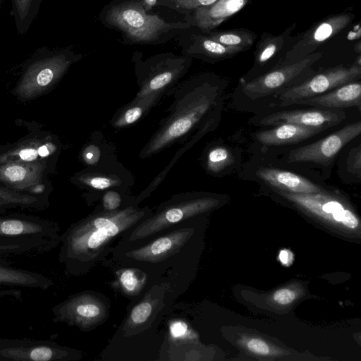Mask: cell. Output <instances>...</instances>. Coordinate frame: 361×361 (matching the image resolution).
Returning a JSON list of instances; mask_svg holds the SVG:
<instances>
[{
    "label": "cell",
    "instance_id": "6da1fadb",
    "mask_svg": "<svg viewBox=\"0 0 361 361\" xmlns=\"http://www.w3.org/2000/svg\"><path fill=\"white\" fill-rule=\"evenodd\" d=\"M176 93L170 114L143 148L141 155L151 156L183 138L197 127L208 130L219 121L222 106L220 86L203 77L185 82Z\"/></svg>",
    "mask_w": 361,
    "mask_h": 361
},
{
    "label": "cell",
    "instance_id": "7a4b0ae2",
    "mask_svg": "<svg viewBox=\"0 0 361 361\" xmlns=\"http://www.w3.org/2000/svg\"><path fill=\"white\" fill-rule=\"evenodd\" d=\"M148 0H113L104 6L99 20L120 34L128 44L157 45L178 37L190 25L183 18L166 17L151 11Z\"/></svg>",
    "mask_w": 361,
    "mask_h": 361
},
{
    "label": "cell",
    "instance_id": "3957f363",
    "mask_svg": "<svg viewBox=\"0 0 361 361\" xmlns=\"http://www.w3.org/2000/svg\"><path fill=\"white\" fill-rule=\"evenodd\" d=\"M151 213L147 207H128L92 214L77 228L72 238V248L77 255L90 262L92 266L116 237Z\"/></svg>",
    "mask_w": 361,
    "mask_h": 361
},
{
    "label": "cell",
    "instance_id": "277c9868",
    "mask_svg": "<svg viewBox=\"0 0 361 361\" xmlns=\"http://www.w3.org/2000/svg\"><path fill=\"white\" fill-rule=\"evenodd\" d=\"M82 57L69 48L39 49L28 63L16 87L23 98H31L54 85L70 66Z\"/></svg>",
    "mask_w": 361,
    "mask_h": 361
},
{
    "label": "cell",
    "instance_id": "5b68a950",
    "mask_svg": "<svg viewBox=\"0 0 361 361\" xmlns=\"http://www.w3.org/2000/svg\"><path fill=\"white\" fill-rule=\"evenodd\" d=\"M132 60L140 90L134 99L161 94L188 71L192 59L171 52L158 54L142 59L135 51Z\"/></svg>",
    "mask_w": 361,
    "mask_h": 361
},
{
    "label": "cell",
    "instance_id": "8992f818",
    "mask_svg": "<svg viewBox=\"0 0 361 361\" xmlns=\"http://www.w3.org/2000/svg\"><path fill=\"white\" fill-rule=\"evenodd\" d=\"M218 200L194 193L174 195L161 204L157 212L133 229L129 241L145 238L175 224L207 212L216 206Z\"/></svg>",
    "mask_w": 361,
    "mask_h": 361
},
{
    "label": "cell",
    "instance_id": "52a82bcc",
    "mask_svg": "<svg viewBox=\"0 0 361 361\" xmlns=\"http://www.w3.org/2000/svg\"><path fill=\"white\" fill-rule=\"evenodd\" d=\"M322 56V52L315 51L298 61L272 68L251 80L242 78L241 90L251 99L276 94L312 75L314 73L312 66Z\"/></svg>",
    "mask_w": 361,
    "mask_h": 361
},
{
    "label": "cell",
    "instance_id": "ba28073f",
    "mask_svg": "<svg viewBox=\"0 0 361 361\" xmlns=\"http://www.w3.org/2000/svg\"><path fill=\"white\" fill-rule=\"evenodd\" d=\"M361 76L360 56L350 66H337L314 73L302 82L276 94L279 105L286 106L295 102L326 93L345 83L358 80Z\"/></svg>",
    "mask_w": 361,
    "mask_h": 361
},
{
    "label": "cell",
    "instance_id": "9c48e42d",
    "mask_svg": "<svg viewBox=\"0 0 361 361\" xmlns=\"http://www.w3.org/2000/svg\"><path fill=\"white\" fill-rule=\"evenodd\" d=\"M354 18L355 14L350 11L328 16L303 33L293 36L289 49L274 68L298 61L315 52L349 25Z\"/></svg>",
    "mask_w": 361,
    "mask_h": 361
},
{
    "label": "cell",
    "instance_id": "30bf717a",
    "mask_svg": "<svg viewBox=\"0 0 361 361\" xmlns=\"http://www.w3.org/2000/svg\"><path fill=\"white\" fill-rule=\"evenodd\" d=\"M360 133V121L348 124L317 142L293 149L288 160L291 163L310 162L328 166L343 147Z\"/></svg>",
    "mask_w": 361,
    "mask_h": 361
},
{
    "label": "cell",
    "instance_id": "8fae6325",
    "mask_svg": "<svg viewBox=\"0 0 361 361\" xmlns=\"http://www.w3.org/2000/svg\"><path fill=\"white\" fill-rule=\"evenodd\" d=\"M178 44L183 55L209 63L231 58L241 52L212 39L207 33L193 27L187 28L178 35Z\"/></svg>",
    "mask_w": 361,
    "mask_h": 361
},
{
    "label": "cell",
    "instance_id": "7c38bea8",
    "mask_svg": "<svg viewBox=\"0 0 361 361\" xmlns=\"http://www.w3.org/2000/svg\"><path fill=\"white\" fill-rule=\"evenodd\" d=\"M345 118L344 111L330 109H309L273 113L260 121L264 126L292 123L325 130L339 124Z\"/></svg>",
    "mask_w": 361,
    "mask_h": 361
},
{
    "label": "cell",
    "instance_id": "4fadbf2b",
    "mask_svg": "<svg viewBox=\"0 0 361 361\" xmlns=\"http://www.w3.org/2000/svg\"><path fill=\"white\" fill-rule=\"evenodd\" d=\"M250 0H217L183 16L185 22L204 33H209L240 11Z\"/></svg>",
    "mask_w": 361,
    "mask_h": 361
},
{
    "label": "cell",
    "instance_id": "5bb4252c",
    "mask_svg": "<svg viewBox=\"0 0 361 361\" xmlns=\"http://www.w3.org/2000/svg\"><path fill=\"white\" fill-rule=\"evenodd\" d=\"M192 233L190 228H180L157 238L149 243L128 252L129 258L146 262H157L169 257L183 246Z\"/></svg>",
    "mask_w": 361,
    "mask_h": 361
},
{
    "label": "cell",
    "instance_id": "9a60e30c",
    "mask_svg": "<svg viewBox=\"0 0 361 361\" xmlns=\"http://www.w3.org/2000/svg\"><path fill=\"white\" fill-rule=\"evenodd\" d=\"M296 25H290L277 35L264 32L256 44L253 68H262L272 63L271 69L274 68L289 49Z\"/></svg>",
    "mask_w": 361,
    "mask_h": 361
},
{
    "label": "cell",
    "instance_id": "2e32d148",
    "mask_svg": "<svg viewBox=\"0 0 361 361\" xmlns=\"http://www.w3.org/2000/svg\"><path fill=\"white\" fill-rule=\"evenodd\" d=\"M304 104L330 109H339L361 106V84L355 80L342 85L326 93L295 102Z\"/></svg>",
    "mask_w": 361,
    "mask_h": 361
},
{
    "label": "cell",
    "instance_id": "e0dca14e",
    "mask_svg": "<svg viewBox=\"0 0 361 361\" xmlns=\"http://www.w3.org/2000/svg\"><path fill=\"white\" fill-rule=\"evenodd\" d=\"M257 176L277 190L294 193H313L322 189L308 179L295 173L273 168H261Z\"/></svg>",
    "mask_w": 361,
    "mask_h": 361
},
{
    "label": "cell",
    "instance_id": "ac0fdd59",
    "mask_svg": "<svg viewBox=\"0 0 361 361\" xmlns=\"http://www.w3.org/2000/svg\"><path fill=\"white\" fill-rule=\"evenodd\" d=\"M324 130L325 129L322 128L282 123L271 129L259 131L255 137L264 145L279 146L301 142Z\"/></svg>",
    "mask_w": 361,
    "mask_h": 361
},
{
    "label": "cell",
    "instance_id": "d6986e66",
    "mask_svg": "<svg viewBox=\"0 0 361 361\" xmlns=\"http://www.w3.org/2000/svg\"><path fill=\"white\" fill-rule=\"evenodd\" d=\"M42 171L43 166L38 161H7L0 166V180L18 188H25L39 185Z\"/></svg>",
    "mask_w": 361,
    "mask_h": 361
},
{
    "label": "cell",
    "instance_id": "ffe728a7",
    "mask_svg": "<svg viewBox=\"0 0 361 361\" xmlns=\"http://www.w3.org/2000/svg\"><path fill=\"white\" fill-rule=\"evenodd\" d=\"M43 0H10L11 16L18 34L25 35L35 20Z\"/></svg>",
    "mask_w": 361,
    "mask_h": 361
},
{
    "label": "cell",
    "instance_id": "44dd1931",
    "mask_svg": "<svg viewBox=\"0 0 361 361\" xmlns=\"http://www.w3.org/2000/svg\"><path fill=\"white\" fill-rule=\"evenodd\" d=\"M161 95H151L140 99H134L114 116L112 125L115 128H123L137 121L149 110Z\"/></svg>",
    "mask_w": 361,
    "mask_h": 361
},
{
    "label": "cell",
    "instance_id": "7402d4cb",
    "mask_svg": "<svg viewBox=\"0 0 361 361\" xmlns=\"http://www.w3.org/2000/svg\"><path fill=\"white\" fill-rule=\"evenodd\" d=\"M207 34L212 39L241 52L250 49L257 39V34L246 28L212 30Z\"/></svg>",
    "mask_w": 361,
    "mask_h": 361
},
{
    "label": "cell",
    "instance_id": "603a6c76",
    "mask_svg": "<svg viewBox=\"0 0 361 361\" xmlns=\"http://www.w3.org/2000/svg\"><path fill=\"white\" fill-rule=\"evenodd\" d=\"M54 147L51 145L28 144L8 152L0 158L1 162L11 161H33L49 156Z\"/></svg>",
    "mask_w": 361,
    "mask_h": 361
},
{
    "label": "cell",
    "instance_id": "cb8c5ba5",
    "mask_svg": "<svg viewBox=\"0 0 361 361\" xmlns=\"http://www.w3.org/2000/svg\"><path fill=\"white\" fill-rule=\"evenodd\" d=\"M82 184L95 190H106L121 185V178L116 173L90 171L79 178Z\"/></svg>",
    "mask_w": 361,
    "mask_h": 361
},
{
    "label": "cell",
    "instance_id": "d4e9b609",
    "mask_svg": "<svg viewBox=\"0 0 361 361\" xmlns=\"http://www.w3.org/2000/svg\"><path fill=\"white\" fill-rule=\"evenodd\" d=\"M233 157L226 147L217 146L210 149L207 156V168L209 172L217 173L230 166Z\"/></svg>",
    "mask_w": 361,
    "mask_h": 361
},
{
    "label": "cell",
    "instance_id": "484cf974",
    "mask_svg": "<svg viewBox=\"0 0 361 361\" xmlns=\"http://www.w3.org/2000/svg\"><path fill=\"white\" fill-rule=\"evenodd\" d=\"M217 0H157V4L180 15H188L199 8L209 6Z\"/></svg>",
    "mask_w": 361,
    "mask_h": 361
},
{
    "label": "cell",
    "instance_id": "4316f807",
    "mask_svg": "<svg viewBox=\"0 0 361 361\" xmlns=\"http://www.w3.org/2000/svg\"><path fill=\"white\" fill-rule=\"evenodd\" d=\"M154 309L153 301L152 299H145L135 305L128 320V324L133 327L139 326L149 319Z\"/></svg>",
    "mask_w": 361,
    "mask_h": 361
},
{
    "label": "cell",
    "instance_id": "83f0119b",
    "mask_svg": "<svg viewBox=\"0 0 361 361\" xmlns=\"http://www.w3.org/2000/svg\"><path fill=\"white\" fill-rule=\"evenodd\" d=\"M119 282L123 290L129 294L139 292L144 283V277H138V271L128 269L121 272L119 276Z\"/></svg>",
    "mask_w": 361,
    "mask_h": 361
},
{
    "label": "cell",
    "instance_id": "f1b7e54d",
    "mask_svg": "<svg viewBox=\"0 0 361 361\" xmlns=\"http://www.w3.org/2000/svg\"><path fill=\"white\" fill-rule=\"evenodd\" d=\"M121 203V195L116 191L108 190L103 195L102 204L104 210L114 211L118 209Z\"/></svg>",
    "mask_w": 361,
    "mask_h": 361
},
{
    "label": "cell",
    "instance_id": "f546056e",
    "mask_svg": "<svg viewBox=\"0 0 361 361\" xmlns=\"http://www.w3.org/2000/svg\"><path fill=\"white\" fill-rule=\"evenodd\" d=\"M245 345L250 351L257 355H267L270 353L269 345L260 338H250L246 341Z\"/></svg>",
    "mask_w": 361,
    "mask_h": 361
},
{
    "label": "cell",
    "instance_id": "4dcf8cb0",
    "mask_svg": "<svg viewBox=\"0 0 361 361\" xmlns=\"http://www.w3.org/2000/svg\"><path fill=\"white\" fill-rule=\"evenodd\" d=\"M296 298L295 291L290 288H281L274 294V300L280 305H288Z\"/></svg>",
    "mask_w": 361,
    "mask_h": 361
},
{
    "label": "cell",
    "instance_id": "1f68e13d",
    "mask_svg": "<svg viewBox=\"0 0 361 361\" xmlns=\"http://www.w3.org/2000/svg\"><path fill=\"white\" fill-rule=\"evenodd\" d=\"M99 148L93 144L88 145L82 153L84 161L89 165L96 164L100 158Z\"/></svg>",
    "mask_w": 361,
    "mask_h": 361
},
{
    "label": "cell",
    "instance_id": "d6a6232c",
    "mask_svg": "<svg viewBox=\"0 0 361 361\" xmlns=\"http://www.w3.org/2000/svg\"><path fill=\"white\" fill-rule=\"evenodd\" d=\"M23 228V223L18 220L5 221L1 225V231L8 235L20 234Z\"/></svg>",
    "mask_w": 361,
    "mask_h": 361
},
{
    "label": "cell",
    "instance_id": "836d02e7",
    "mask_svg": "<svg viewBox=\"0 0 361 361\" xmlns=\"http://www.w3.org/2000/svg\"><path fill=\"white\" fill-rule=\"evenodd\" d=\"M170 334L173 338H180L184 337L188 332L187 324L182 321H176L171 324Z\"/></svg>",
    "mask_w": 361,
    "mask_h": 361
},
{
    "label": "cell",
    "instance_id": "e575fe53",
    "mask_svg": "<svg viewBox=\"0 0 361 361\" xmlns=\"http://www.w3.org/2000/svg\"><path fill=\"white\" fill-rule=\"evenodd\" d=\"M52 351L47 347L35 348L30 353V357L35 361H47L51 359Z\"/></svg>",
    "mask_w": 361,
    "mask_h": 361
},
{
    "label": "cell",
    "instance_id": "d590c367",
    "mask_svg": "<svg viewBox=\"0 0 361 361\" xmlns=\"http://www.w3.org/2000/svg\"><path fill=\"white\" fill-rule=\"evenodd\" d=\"M341 222L348 228H355L358 226V219L348 209L344 211Z\"/></svg>",
    "mask_w": 361,
    "mask_h": 361
},
{
    "label": "cell",
    "instance_id": "8d00e7d4",
    "mask_svg": "<svg viewBox=\"0 0 361 361\" xmlns=\"http://www.w3.org/2000/svg\"><path fill=\"white\" fill-rule=\"evenodd\" d=\"M352 172H355L360 177V147L355 150V153L350 158V164H348Z\"/></svg>",
    "mask_w": 361,
    "mask_h": 361
},
{
    "label": "cell",
    "instance_id": "74e56055",
    "mask_svg": "<svg viewBox=\"0 0 361 361\" xmlns=\"http://www.w3.org/2000/svg\"><path fill=\"white\" fill-rule=\"evenodd\" d=\"M279 258L283 264H286L288 260V254L287 251H281L279 255Z\"/></svg>",
    "mask_w": 361,
    "mask_h": 361
},
{
    "label": "cell",
    "instance_id": "f35d334b",
    "mask_svg": "<svg viewBox=\"0 0 361 361\" xmlns=\"http://www.w3.org/2000/svg\"><path fill=\"white\" fill-rule=\"evenodd\" d=\"M4 0H0V11Z\"/></svg>",
    "mask_w": 361,
    "mask_h": 361
}]
</instances>
